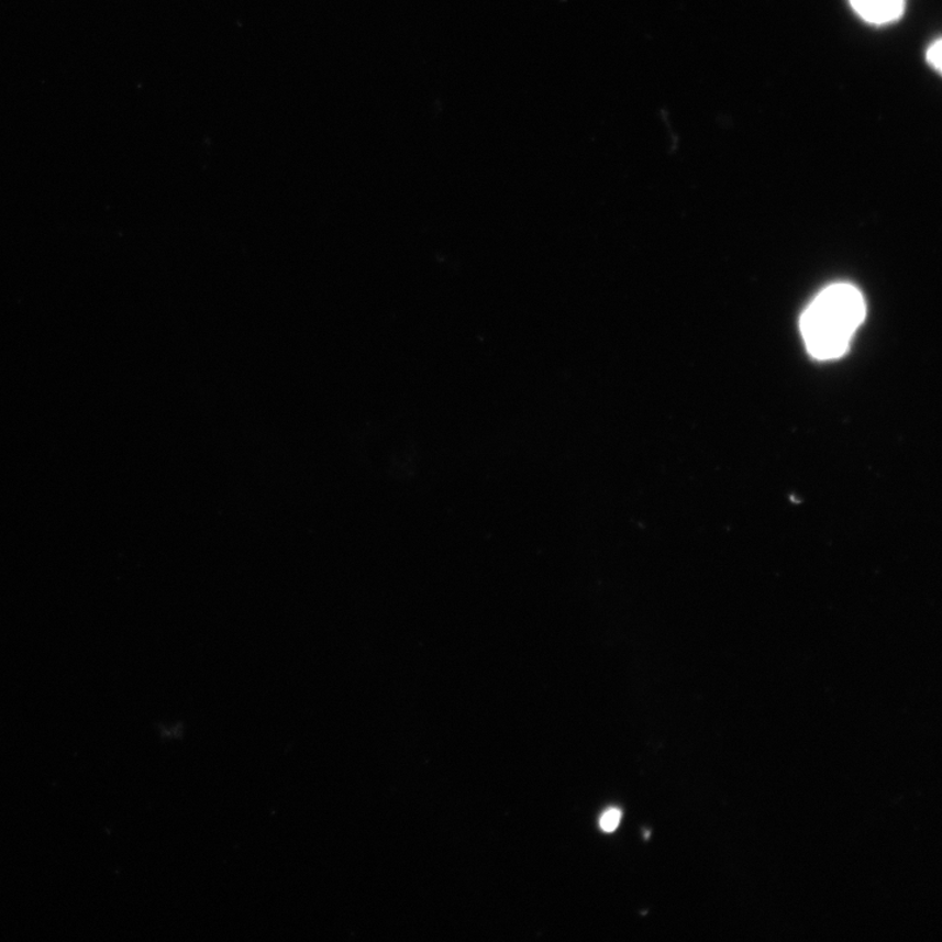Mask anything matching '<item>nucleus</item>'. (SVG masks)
Listing matches in <instances>:
<instances>
[{
  "label": "nucleus",
  "mask_w": 942,
  "mask_h": 942,
  "mask_svg": "<svg viewBox=\"0 0 942 942\" xmlns=\"http://www.w3.org/2000/svg\"><path fill=\"white\" fill-rule=\"evenodd\" d=\"M863 295L856 287L838 284L824 288L804 312L800 328L808 353L818 361L838 359L865 319Z\"/></svg>",
  "instance_id": "1"
},
{
  "label": "nucleus",
  "mask_w": 942,
  "mask_h": 942,
  "mask_svg": "<svg viewBox=\"0 0 942 942\" xmlns=\"http://www.w3.org/2000/svg\"><path fill=\"white\" fill-rule=\"evenodd\" d=\"M851 5L866 22L891 23L902 16L905 0H850Z\"/></svg>",
  "instance_id": "2"
},
{
  "label": "nucleus",
  "mask_w": 942,
  "mask_h": 942,
  "mask_svg": "<svg viewBox=\"0 0 942 942\" xmlns=\"http://www.w3.org/2000/svg\"><path fill=\"white\" fill-rule=\"evenodd\" d=\"M622 820V811L617 808H611L601 817L600 828L605 831V833H613L620 827Z\"/></svg>",
  "instance_id": "3"
},
{
  "label": "nucleus",
  "mask_w": 942,
  "mask_h": 942,
  "mask_svg": "<svg viewBox=\"0 0 942 942\" xmlns=\"http://www.w3.org/2000/svg\"><path fill=\"white\" fill-rule=\"evenodd\" d=\"M941 40H938L937 43L932 44L930 46V49H928L927 52L928 64H931L932 67L937 68L938 71L941 70Z\"/></svg>",
  "instance_id": "4"
}]
</instances>
